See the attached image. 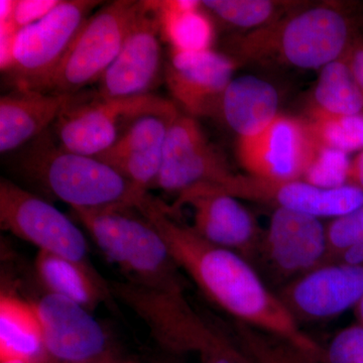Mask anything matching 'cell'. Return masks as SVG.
I'll return each instance as SVG.
<instances>
[{
	"instance_id": "1",
	"label": "cell",
	"mask_w": 363,
	"mask_h": 363,
	"mask_svg": "<svg viewBox=\"0 0 363 363\" xmlns=\"http://www.w3.org/2000/svg\"><path fill=\"white\" fill-rule=\"evenodd\" d=\"M136 209L155 226L181 271L217 307L241 323L278 338L321 362L323 347L301 329L283 301L238 253L217 247L176 218L171 206L145 193Z\"/></svg>"
},
{
	"instance_id": "2",
	"label": "cell",
	"mask_w": 363,
	"mask_h": 363,
	"mask_svg": "<svg viewBox=\"0 0 363 363\" xmlns=\"http://www.w3.org/2000/svg\"><path fill=\"white\" fill-rule=\"evenodd\" d=\"M105 257L126 281L162 291H185L181 269L155 226L135 207L73 209Z\"/></svg>"
},
{
	"instance_id": "3",
	"label": "cell",
	"mask_w": 363,
	"mask_h": 363,
	"mask_svg": "<svg viewBox=\"0 0 363 363\" xmlns=\"http://www.w3.org/2000/svg\"><path fill=\"white\" fill-rule=\"evenodd\" d=\"M21 161L25 175L72 209L135 207L145 193L95 157L69 152L44 135Z\"/></svg>"
},
{
	"instance_id": "4",
	"label": "cell",
	"mask_w": 363,
	"mask_h": 363,
	"mask_svg": "<svg viewBox=\"0 0 363 363\" xmlns=\"http://www.w3.org/2000/svg\"><path fill=\"white\" fill-rule=\"evenodd\" d=\"M350 26L341 11L316 6L269 23L241 37L234 45L241 59H276L300 69H320L345 56Z\"/></svg>"
},
{
	"instance_id": "5",
	"label": "cell",
	"mask_w": 363,
	"mask_h": 363,
	"mask_svg": "<svg viewBox=\"0 0 363 363\" xmlns=\"http://www.w3.org/2000/svg\"><path fill=\"white\" fill-rule=\"evenodd\" d=\"M140 1L117 0L92 14L65 56L37 91L77 94L100 79L123 47Z\"/></svg>"
},
{
	"instance_id": "6",
	"label": "cell",
	"mask_w": 363,
	"mask_h": 363,
	"mask_svg": "<svg viewBox=\"0 0 363 363\" xmlns=\"http://www.w3.org/2000/svg\"><path fill=\"white\" fill-rule=\"evenodd\" d=\"M112 296L135 313L157 343L173 354H207L226 337L193 309L185 291H162L130 281H111Z\"/></svg>"
},
{
	"instance_id": "7",
	"label": "cell",
	"mask_w": 363,
	"mask_h": 363,
	"mask_svg": "<svg viewBox=\"0 0 363 363\" xmlns=\"http://www.w3.org/2000/svg\"><path fill=\"white\" fill-rule=\"evenodd\" d=\"M176 105L169 100L145 94L138 96L105 98L92 101L79 100L57 119L56 135L60 147L84 156L97 157L116 142L123 125L145 116L173 119Z\"/></svg>"
},
{
	"instance_id": "8",
	"label": "cell",
	"mask_w": 363,
	"mask_h": 363,
	"mask_svg": "<svg viewBox=\"0 0 363 363\" xmlns=\"http://www.w3.org/2000/svg\"><path fill=\"white\" fill-rule=\"evenodd\" d=\"M93 0H61L42 20L21 28L11 74L18 89L37 91L56 70L81 28L99 4Z\"/></svg>"
},
{
	"instance_id": "9",
	"label": "cell",
	"mask_w": 363,
	"mask_h": 363,
	"mask_svg": "<svg viewBox=\"0 0 363 363\" xmlns=\"http://www.w3.org/2000/svg\"><path fill=\"white\" fill-rule=\"evenodd\" d=\"M234 176L194 117L179 112L169 124L155 187L178 197L194 190L218 192Z\"/></svg>"
},
{
	"instance_id": "10",
	"label": "cell",
	"mask_w": 363,
	"mask_h": 363,
	"mask_svg": "<svg viewBox=\"0 0 363 363\" xmlns=\"http://www.w3.org/2000/svg\"><path fill=\"white\" fill-rule=\"evenodd\" d=\"M0 224L39 250L87 262L88 242L71 219L13 182L0 180Z\"/></svg>"
},
{
	"instance_id": "11",
	"label": "cell",
	"mask_w": 363,
	"mask_h": 363,
	"mask_svg": "<svg viewBox=\"0 0 363 363\" xmlns=\"http://www.w3.org/2000/svg\"><path fill=\"white\" fill-rule=\"evenodd\" d=\"M35 306L48 357L66 363H99L119 354L109 332L82 306L49 293Z\"/></svg>"
},
{
	"instance_id": "12",
	"label": "cell",
	"mask_w": 363,
	"mask_h": 363,
	"mask_svg": "<svg viewBox=\"0 0 363 363\" xmlns=\"http://www.w3.org/2000/svg\"><path fill=\"white\" fill-rule=\"evenodd\" d=\"M318 147L307 121L279 116L259 135L238 138V160L250 177L269 182L302 180Z\"/></svg>"
},
{
	"instance_id": "13",
	"label": "cell",
	"mask_w": 363,
	"mask_h": 363,
	"mask_svg": "<svg viewBox=\"0 0 363 363\" xmlns=\"http://www.w3.org/2000/svg\"><path fill=\"white\" fill-rule=\"evenodd\" d=\"M161 39L154 9L150 1H140L121 51L98 82L99 96L150 94L161 77Z\"/></svg>"
},
{
	"instance_id": "14",
	"label": "cell",
	"mask_w": 363,
	"mask_h": 363,
	"mask_svg": "<svg viewBox=\"0 0 363 363\" xmlns=\"http://www.w3.org/2000/svg\"><path fill=\"white\" fill-rule=\"evenodd\" d=\"M297 320L321 322L355 309L363 298V266L328 262L289 281L278 294Z\"/></svg>"
},
{
	"instance_id": "15",
	"label": "cell",
	"mask_w": 363,
	"mask_h": 363,
	"mask_svg": "<svg viewBox=\"0 0 363 363\" xmlns=\"http://www.w3.org/2000/svg\"><path fill=\"white\" fill-rule=\"evenodd\" d=\"M259 255L276 276L293 281L326 264V225L311 215L277 208L264 231Z\"/></svg>"
},
{
	"instance_id": "16",
	"label": "cell",
	"mask_w": 363,
	"mask_h": 363,
	"mask_svg": "<svg viewBox=\"0 0 363 363\" xmlns=\"http://www.w3.org/2000/svg\"><path fill=\"white\" fill-rule=\"evenodd\" d=\"M221 193L317 218H338L363 207V190L353 185L325 189L303 180L269 182L236 176Z\"/></svg>"
},
{
	"instance_id": "17",
	"label": "cell",
	"mask_w": 363,
	"mask_h": 363,
	"mask_svg": "<svg viewBox=\"0 0 363 363\" xmlns=\"http://www.w3.org/2000/svg\"><path fill=\"white\" fill-rule=\"evenodd\" d=\"M233 59L213 50L169 52L164 79L169 92L190 116L220 113L222 97L233 81Z\"/></svg>"
},
{
	"instance_id": "18",
	"label": "cell",
	"mask_w": 363,
	"mask_h": 363,
	"mask_svg": "<svg viewBox=\"0 0 363 363\" xmlns=\"http://www.w3.org/2000/svg\"><path fill=\"white\" fill-rule=\"evenodd\" d=\"M183 205L192 207L191 228L204 240L247 260L259 255L264 231L238 198L215 191L197 190L178 197L171 208L176 211Z\"/></svg>"
},
{
	"instance_id": "19",
	"label": "cell",
	"mask_w": 363,
	"mask_h": 363,
	"mask_svg": "<svg viewBox=\"0 0 363 363\" xmlns=\"http://www.w3.org/2000/svg\"><path fill=\"white\" fill-rule=\"evenodd\" d=\"M173 119L140 117L126 126L108 150L95 157L109 164L140 190L149 191L159 177L164 140Z\"/></svg>"
},
{
	"instance_id": "20",
	"label": "cell",
	"mask_w": 363,
	"mask_h": 363,
	"mask_svg": "<svg viewBox=\"0 0 363 363\" xmlns=\"http://www.w3.org/2000/svg\"><path fill=\"white\" fill-rule=\"evenodd\" d=\"M81 98L77 94L18 89L0 98V152H13L44 135L64 111Z\"/></svg>"
},
{
	"instance_id": "21",
	"label": "cell",
	"mask_w": 363,
	"mask_h": 363,
	"mask_svg": "<svg viewBox=\"0 0 363 363\" xmlns=\"http://www.w3.org/2000/svg\"><path fill=\"white\" fill-rule=\"evenodd\" d=\"M279 104L274 85L255 76H241L227 86L220 114L240 138H250L262 133L279 116Z\"/></svg>"
},
{
	"instance_id": "22",
	"label": "cell",
	"mask_w": 363,
	"mask_h": 363,
	"mask_svg": "<svg viewBox=\"0 0 363 363\" xmlns=\"http://www.w3.org/2000/svg\"><path fill=\"white\" fill-rule=\"evenodd\" d=\"M35 272L45 292L69 298L90 312L112 295L109 284L88 262L39 250Z\"/></svg>"
},
{
	"instance_id": "23",
	"label": "cell",
	"mask_w": 363,
	"mask_h": 363,
	"mask_svg": "<svg viewBox=\"0 0 363 363\" xmlns=\"http://www.w3.org/2000/svg\"><path fill=\"white\" fill-rule=\"evenodd\" d=\"M42 325L35 303L13 294L0 298V363L45 357Z\"/></svg>"
},
{
	"instance_id": "24",
	"label": "cell",
	"mask_w": 363,
	"mask_h": 363,
	"mask_svg": "<svg viewBox=\"0 0 363 363\" xmlns=\"http://www.w3.org/2000/svg\"><path fill=\"white\" fill-rule=\"evenodd\" d=\"M159 21L160 33L171 51L211 50L214 26L197 0L150 1Z\"/></svg>"
},
{
	"instance_id": "25",
	"label": "cell",
	"mask_w": 363,
	"mask_h": 363,
	"mask_svg": "<svg viewBox=\"0 0 363 363\" xmlns=\"http://www.w3.org/2000/svg\"><path fill=\"white\" fill-rule=\"evenodd\" d=\"M311 111L336 116L363 114L362 90L343 58L321 69Z\"/></svg>"
},
{
	"instance_id": "26",
	"label": "cell",
	"mask_w": 363,
	"mask_h": 363,
	"mask_svg": "<svg viewBox=\"0 0 363 363\" xmlns=\"http://www.w3.org/2000/svg\"><path fill=\"white\" fill-rule=\"evenodd\" d=\"M307 123L320 145L346 154L363 150V114L336 116L311 111Z\"/></svg>"
},
{
	"instance_id": "27",
	"label": "cell",
	"mask_w": 363,
	"mask_h": 363,
	"mask_svg": "<svg viewBox=\"0 0 363 363\" xmlns=\"http://www.w3.org/2000/svg\"><path fill=\"white\" fill-rule=\"evenodd\" d=\"M202 6L238 28H262L274 18L278 4L269 0H204Z\"/></svg>"
},
{
	"instance_id": "28",
	"label": "cell",
	"mask_w": 363,
	"mask_h": 363,
	"mask_svg": "<svg viewBox=\"0 0 363 363\" xmlns=\"http://www.w3.org/2000/svg\"><path fill=\"white\" fill-rule=\"evenodd\" d=\"M350 164L351 160L346 152L318 143L302 180L320 188L342 187L348 185Z\"/></svg>"
},
{
	"instance_id": "29",
	"label": "cell",
	"mask_w": 363,
	"mask_h": 363,
	"mask_svg": "<svg viewBox=\"0 0 363 363\" xmlns=\"http://www.w3.org/2000/svg\"><path fill=\"white\" fill-rule=\"evenodd\" d=\"M321 362L363 363V325H350L332 338L323 348Z\"/></svg>"
},
{
	"instance_id": "30",
	"label": "cell",
	"mask_w": 363,
	"mask_h": 363,
	"mask_svg": "<svg viewBox=\"0 0 363 363\" xmlns=\"http://www.w3.org/2000/svg\"><path fill=\"white\" fill-rule=\"evenodd\" d=\"M61 0H16L13 21L18 28L33 25L44 18Z\"/></svg>"
},
{
	"instance_id": "31",
	"label": "cell",
	"mask_w": 363,
	"mask_h": 363,
	"mask_svg": "<svg viewBox=\"0 0 363 363\" xmlns=\"http://www.w3.org/2000/svg\"><path fill=\"white\" fill-rule=\"evenodd\" d=\"M20 28L13 21L0 23V68L11 73L13 65V50Z\"/></svg>"
},
{
	"instance_id": "32",
	"label": "cell",
	"mask_w": 363,
	"mask_h": 363,
	"mask_svg": "<svg viewBox=\"0 0 363 363\" xmlns=\"http://www.w3.org/2000/svg\"><path fill=\"white\" fill-rule=\"evenodd\" d=\"M201 363H250V360L236 350L228 339L200 357Z\"/></svg>"
},
{
	"instance_id": "33",
	"label": "cell",
	"mask_w": 363,
	"mask_h": 363,
	"mask_svg": "<svg viewBox=\"0 0 363 363\" xmlns=\"http://www.w3.org/2000/svg\"><path fill=\"white\" fill-rule=\"evenodd\" d=\"M352 72L353 77L357 81L363 94V42L351 44L350 50L343 57Z\"/></svg>"
},
{
	"instance_id": "34",
	"label": "cell",
	"mask_w": 363,
	"mask_h": 363,
	"mask_svg": "<svg viewBox=\"0 0 363 363\" xmlns=\"http://www.w3.org/2000/svg\"><path fill=\"white\" fill-rule=\"evenodd\" d=\"M348 185L357 186L363 190V150L351 161Z\"/></svg>"
},
{
	"instance_id": "35",
	"label": "cell",
	"mask_w": 363,
	"mask_h": 363,
	"mask_svg": "<svg viewBox=\"0 0 363 363\" xmlns=\"http://www.w3.org/2000/svg\"><path fill=\"white\" fill-rule=\"evenodd\" d=\"M16 0H1L0 1V23L13 21Z\"/></svg>"
},
{
	"instance_id": "36",
	"label": "cell",
	"mask_w": 363,
	"mask_h": 363,
	"mask_svg": "<svg viewBox=\"0 0 363 363\" xmlns=\"http://www.w3.org/2000/svg\"><path fill=\"white\" fill-rule=\"evenodd\" d=\"M99 363H138L135 360L130 359V358H124L121 354L114 355L104 360V362Z\"/></svg>"
},
{
	"instance_id": "37",
	"label": "cell",
	"mask_w": 363,
	"mask_h": 363,
	"mask_svg": "<svg viewBox=\"0 0 363 363\" xmlns=\"http://www.w3.org/2000/svg\"><path fill=\"white\" fill-rule=\"evenodd\" d=\"M11 363H66L59 362V360L54 359V358L48 357H43L40 358H38V359L30 360V362H11Z\"/></svg>"
},
{
	"instance_id": "38",
	"label": "cell",
	"mask_w": 363,
	"mask_h": 363,
	"mask_svg": "<svg viewBox=\"0 0 363 363\" xmlns=\"http://www.w3.org/2000/svg\"><path fill=\"white\" fill-rule=\"evenodd\" d=\"M355 316H357L358 323L363 325V298L354 309Z\"/></svg>"
},
{
	"instance_id": "39",
	"label": "cell",
	"mask_w": 363,
	"mask_h": 363,
	"mask_svg": "<svg viewBox=\"0 0 363 363\" xmlns=\"http://www.w3.org/2000/svg\"><path fill=\"white\" fill-rule=\"evenodd\" d=\"M157 363H175L174 362H157Z\"/></svg>"
},
{
	"instance_id": "40",
	"label": "cell",
	"mask_w": 363,
	"mask_h": 363,
	"mask_svg": "<svg viewBox=\"0 0 363 363\" xmlns=\"http://www.w3.org/2000/svg\"><path fill=\"white\" fill-rule=\"evenodd\" d=\"M250 363H253V362H250Z\"/></svg>"
}]
</instances>
